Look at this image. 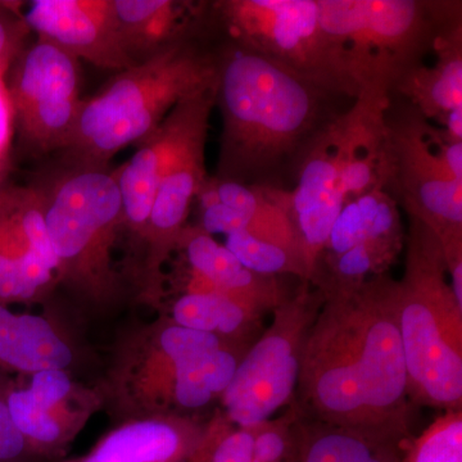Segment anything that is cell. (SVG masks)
I'll list each match as a JSON object with an SVG mask.
<instances>
[{
  "instance_id": "1",
  "label": "cell",
  "mask_w": 462,
  "mask_h": 462,
  "mask_svg": "<svg viewBox=\"0 0 462 462\" xmlns=\"http://www.w3.org/2000/svg\"><path fill=\"white\" fill-rule=\"evenodd\" d=\"M307 334L294 406L311 420L402 447L411 400L401 339L398 284L389 273L322 296Z\"/></svg>"
},
{
  "instance_id": "2",
  "label": "cell",
  "mask_w": 462,
  "mask_h": 462,
  "mask_svg": "<svg viewBox=\"0 0 462 462\" xmlns=\"http://www.w3.org/2000/svg\"><path fill=\"white\" fill-rule=\"evenodd\" d=\"M343 99L351 98L218 33L215 107L223 130L214 178L291 191L312 143L346 111Z\"/></svg>"
},
{
  "instance_id": "3",
  "label": "cell",
  "mask_w": 462,
  "mask_h": 462,
  "mask_svg": "<svg viewBox=\"0 0 462 462\" xmlns=\"http://www.w3.org/2000/svg\"><path fill=\"white\" fill-rule=\"evenodd\" d=\"M218 33L206 11L184 38L141 65L117 72L84 99L63 165L108 166L127 145L152 135L182 100L217 80Z\"/></svg>"
},
{
  "instance_id": "4",
  "label": "cell",
  "mask_w": 462,
  "mask_h": 462,
  "mask_svg": "<svg viewBox=\"0 0 462 462\" xmlns=\"http://www.w3.org/2000/svg\"><path fill=\"white\" fill-rule=\"evenodd\" d=\"M398 316L413 406L462 410V305L447 279L442 245L410 218Z\"/></svg>"
},
{
  "instance_id": "5",
  "label": "cell",
  "mask_w": 462,
  "mask_h": 462,
  "mask_svg": "<svg viewBox=\"0 0 462 462\" xmlns=\"http://www.w3.org/2000/svg\"><path fill=\"white\" fill-rule=\"evenodd\" d=\"M324 32L340 45L361 91L389 96L462 21L456 0H316Z\"/></svg>"
},
{
  "instance_id": "6",
  "label": "cell",
  "mask_w": 462,
  "mask_h": 462,
  "mask_svg": "<svg viewBox=\"0 0 462 462\" xmlns=\"http://www.w3.org/2000/svg\"><path fill=\"white\" fill-rule=\"evenodd\" d=\"M207 7L226 41L331 93L360 94L345 50L322 29L316 0H215Z\"/></svg>"
},
{
  "instance_id": "7",
  "label": "cell",
  "mask_w": 462,
  "mask_h": 462,
  "mask_svg": "<svg viewBox=\"0 0 462 462\" xmlns=\"http://www.w3.org/2000/svg\"><path fill=\"white\" fill-rule=\"evenodd\" d=\"M430 121L409 100L391 94L384 114V190L420 221L442 249L462 245V181L452 178L430 139Z\"/></svg>"
},
{
  "instance_id": "8",
  "label": "cell",
  "mask_w": 462,
  "mask_h": 462,
  "mask_svg": "<svg viewBox=\"0 0 462 462\" xmlns=\"http://www.w3.org/2000/svg\"><path fill=\"white\" fill-rule=\"evenodd\" d=\"M36 185L58 269L83 281L107 276V248L123 211L116 170L60 163Z\"/></svg>"
},
{
  "instance_id": "9",
  "label": "cell",
  "mask_w": 462,
  "mask_h": 462,
  "mask_svg": "<svg viewBox=\"0 0 462 462\" xmlns=\"http://www.w3.org/2000/svg\"><path fill=\"white\" fill-rule=\"evenodd\" d=\"M322 294L300 282L273 310V324L249 346L223 394L227 419L239 428L270 420L296 397L307 334Z\"/></svg>"
},
{
  "instance_id": "10",
  "label": "cell",
  "mask_w": 462,
  "mask_h": 462,
  "mask_svg": "<svg viewBox=\"0 0 462 462\" xmlns=\"http://www.w3.org/2000/svg\"><path fill=\"white\" fill-rule=\"evenodd\" d=\"M387 107V99L361 93L319 134L300 165L296 185L289 191V216L300 242L306 282H311L331 227L345 206L342 178L346 160Z\"/></svg>"
},
{
  "instance_id": "11",
  "label": "cell",
  "mask_w": 462,
  "mask_h": 462,
  "mask_svg": "<svg viewBox=\"0 0 462 462\" xmlns=\"http://www.w3.org/2000/svg\"><path fill=\"white\" fill-rule=\"evenodd\" d=\"M7 91L23 148L36 154L67 148L84 100L78 58L38 38L14 60Z\"/></svg>"
},
{
  "instance_id": "12",
  "label": "cell",
  "mask_w": 462,
  "mask_h": 462,
  "mask_svg": "<svg viewBox=\"0 0 462 462\" xmlns=\"http://www.w3.org/2000/svg\"><path fill=\"white\" fill-rule=\"evenodd\" d=\"M23 20L79 60L116 72L133 67L118 38L114 0H35Z\"/></svg>"
},
{
  "instance_id": "13",
  "label": "cell",
  "mask_w": 462,
  "mask_h": 462,
  "mask_svg": "<svg viewBox=\"0 0 462 462\" xmlns=\"http://www.w3.org/2000/svg\"><path fill=\"white\" fill-rule=\"evenodd\" d=\"M216 94L191 121L158 184L145 234L152 245V266L178 245L188 216L207 179L205 149Z\"/></svg>"
},
{
  "instance_id": "14",
  "label": "cell",
  "mask_w": 462,
  "mask_h": 462,
  "mask_svg": "<svg viewBox=\"0 0 462 462\" xmlns=\"http://www.w3.org/2000/svg\"><path fill=\"white\" fill-rule=\"evenodd\" d=\"M215 94L216 83L179 103L156 132L139 143L133 157L116 170L123 209L121 223L136 233H145L161 176L191 121Z\"/></svg>"
},
{
  "instance_id": "15",
  "label": "cell",
  "mask_w": 462,
  "mask_h": 462,
  "mask_svg": "<svg viewBox=\"0 0 462 462\" xmlns=\"http://www.w3.org/2000/svg\"><path fill=\"white\" fill-rule=\"evenodd\" d=\"M184 249L190 266L188 293H217L261 314L273 311L288 296L279 278L249 272L238 258L199 226H187L176 247Z\"/></svg>"
},
{
  "instance_id": "16",
  "label": "cell",
  "mask_w": 462,
  "mask_h": 462,
  "mask_svg": "<svg viewBox=\"0 0 462 462\" xmlns=\"http://www.w3.org/2000/svg\"><path fill=\"white\" fill-rule=\"evenodd\" d=\"M206 3L114 0L118 38L130 63L141 65L188 35L202 20Z\"/></svg>"
},
{
  "instance_id": "17",
  "label": "cell",
  "mask_w": 462,
  "mask_h": 462,
  "mask_svg": "<svg viewBox=\"0 0 462 462\" xmlns=\"http://www.w3.org/2000/svg\"><path fill=\"white\" fill-rule=\"evenodd\" d=\"M404 240L406 233L396 200L385 190L370 191L348 200L340 209L318 264L352 248H378L402 254Z\"/></svg>"
},
{
  "instance_id": "18",
  "label": "cell",
  "mask_w": 462,
  "mask_h": 462,
  "mask_svg": "<svg viewBox=\"0 0 462 462\" xmlns=\"http://www.w3.org/2000/svg\"><path fill=\"white\" fill-rule=\"evenodd\" d=\"M433 66H420L403 76L391 94L402 97L422 117L442 124L462 108V21L449 26L438 41Z\"/></svg>"
},
{
  "instance_id": "19",
  "label": "cell",
  "mask_w": 462,
  "mask_h": 462,
  "mask_svg": "<svg viewBox=\"0 0 462 462\" xmlns=\"http://www.w3.org/2000/svg\"><path fill=\"white\" fill-rule=\"evenodd\" d=\"M291 462H401L402 447L363 431L300 416L293 427Z\"/></svg>"
},
{
  "instance_id": "20",
  "label": "cell",
  "mask_w": 462,
  "mask_h": 462,
  "mask_svg": "<svg viewBox=\"0 0 462 462\" xmlns=\"http://www.w3.org/2000/svg\"><path fill=\"white\" fill-rule=\"evenodd\" d=\"M176 325L240 342L261 328L263 314L217 293H187L172 309Z\"/></svg>"
},
{
  "instance_id": "21",
  "label": "cell",
  "mask_w": 462,
  "mask_h": 462,
  "mask_svg": "<svg viewBox=\"0 0 462 462\" xmlns=\"http://www.w3.org/2000/svg\"><path fill=\"white\" fill-rule=\"evenodd\" d=\"M401 462H462V410L446 411L404 442Z\"/></svg>"
},
{
  "instance_id": "22",
  "label": "cell",
  "mask_w": 462,
  "mask_h": 462,
  "mask_svg": "<svg viewBox=\"0 0 462 462\" xmlns=\"http://www.w3.org/2000/svg\"><path fill=\"white\" fill-rule=\"evenodd\" d=\"M240 263L249 272L263 276L293 275L306 282L305 269L300 258L288 251L249 236L245 231L226 236V245Z\"/></svg>"
},
{
  "instance_id": "23",
  "label": "cell",
  "mask_w": 462,
  "mask_h": 462,
  "mask_svg": "<svg viewBox=\"0 0 462 462\" xmlns=\"http://www.w3.org/2000/svg\"><path fill=\"white\" fill-rule=\"evenodd\" d=\"M7 404L14 425L30 445L54 446L62 439V428L29 389L9 391Z\"/></svg>"
},
{
  "instance_id": "24",
  "label": "cell",
  "mask_w": 462,
  "mask_h": 462,
  "mask_svg": "<svg viewBox=\"0 0 462 462\" xmlns=\"http://www.w3.org/2000/svg\"><path fill=\"white\" fill-rule=\"evenodd\" d=\"M300 413L291 406L281 419H270L254 428V462L288 460L293 447V427Z\"/></svg>"
},
{
  "instance_id": "25",
  "label": "cell",
  "mask_w": 462,
  "mask_h": 462,
  "mask_svg": "<svg viewBox=\"0 0 462 462\" xmlns=\"http://www.w3.org/2000/svg\"><path fill=\"white\" fill-rule=\"evenodd\" d=\"M160 343L173 367V365L199 360L217 351L224 346V339L212 333L172 325L162 331Z\"/></svg>"
},
{
  "instance_id": "26",
  "label": "cell",
  "mask_w": 462,
  "mask_h": 462,
  "mask_svg": "<svg viewBox=\"0 0 462 462\" xmlns=\"http://www.w3.org/2000/svg\"><path fill=\"white\" fill-rule=\"evenodd\" d=\"M209 355L199 358V360L175 365L172 367L173 394H175L178 403L185 409H200L211 402L214 398L205 384L202 370H200Z\"/></svg>"
},
{
  "instance_id": "27",
  "label": "cell",
  "mask_w": 462,
  "mask_h": 462,
  "mask_svg": "<svg viewBox=\"0 0 462 462\" xmlns=\"http://www.w3.org/2000/svg\"><path fill=\"white\" fill-rule=\"evenodd\" d=\"M248 349L236 352L223 346L206 358L200 370H202L205 384L212 396L215 397L217 394L223 396L231 380L236 376L240 361L247 354Z\"/></svg>"
},
{
  "instance_id": "28",
  "label": "cell",
  "mask_w": 462,
  "mask_h": 462,
  "mask_svg": "<svg viewBox=\"0 0 462 462\" xmlns=\"http://www.w3.org/2000/svg\"><path fill=\"white\" fill-rule=\"evenodd\" d=\"M7 393L0 392V462H30V455L38 451L14 425L8 409Z\"/></svg>"
},
{
  "instance_id": "29",
  "label": "cell",
  "mask_w": 462,
  "mask_h": 462,
  "mask_svg": "<svg viewBox=\"0 0 462 462\" xmlns=\"http://www.w3.org/2000/svg\"><path fill=\"white\" fill-rule=\"evenodd\" d=\"M29 27L14 8L0 5V75H5L12 60L21 53V44Z\"/></svg>"
},
{
  "instance_id": "30",
  "label": "cell",
  "mask_w": 462,
  "mask_h": 462,
  "mask_svg": "<svg viewBox=\"0 0 462 462\" xmlns=\"http://www.w3.org/2000/svg\"><path fill=\"white\" fill-rule=\"evenodd\" d=\"M254 428L226 431L215 443L209 462H254Z\"/></svg>"
},
{
  "instance_id": "31",
  "label": "cell",
  "mask_w": 462,
  "mask_h": 462,
  "mask_svg": "<svg viewBox=\"0 0 462 462\" xmlns=\"http://www.w3.org/2000/svg\"><path fill=\"white\" fill-rule=\"evenodd\" d=\"M27 389L42 407L51 410L69 393L71 382L63 370H44L33 374Z\"/></svg>"
},
{
  "instance_id": "32",
  "label": "cell",
  "mask_w": 462,
  "mask_h": 462,
  "mask_svg": "<svg viewBox=\"0 0 462 462\" xmlns=\"http://www.w3.org/2000/svg\"><path fill=\"white\" fill-rule=\"evenodd\" d=\"M430 139L440 162L456 180L462 181V143H447L440 138L437 127L430 125Z\"/></svg>"
},
{
  "instance_id": "33",
  "label": "cell",
  "mask_w": 462,
  "mask_h": 462,
  "mask_svg": "<svg viewBox=\"0 0 462 462\" xmlns=\"http://www.w3.org/2000/svg\"><path fill=\"white\" fill-rule=\"evenodd\" d=\"M11 116L12 108L7 88L3 83V76L0 75V163H2V158L7 149Z\"/></svg>"
},
{
  "instance_id": "34",
  "label": "cell",
  "mask_w": 462,
  "mask_h": 462,
  "mask_svg": "<svg viewBox=\"0 0 462 462\" xmlns=\"http://www.w3.org/2000/svg\"><path fill=\"white\" fill-rule=\"evenodd\" d=\"M282 462H291V461H289V460H285V461H282Z\"/></svg>"
}]
</instances>
